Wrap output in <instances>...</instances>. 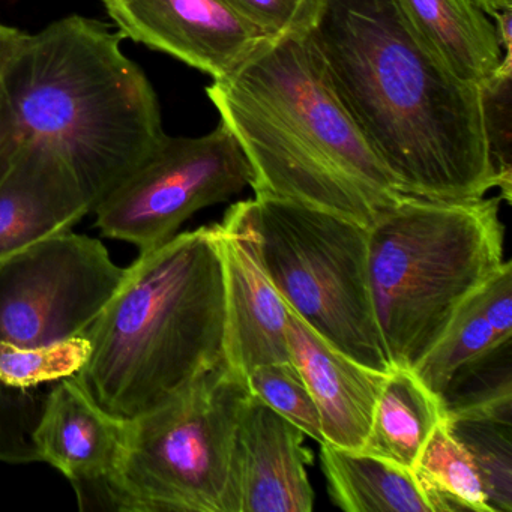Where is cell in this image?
Here are the masks:
<instances>
[{
	"mask_svg": "<svg viewBox=\"0 0 512 512\" xmlns=\"http://www.w3.org/2000/svg\"><path fill=\"white\" fill-rule=\"evenodd\" d=\"M304 38L404 196L461 202L497 188L481 89L440 61L398 0H322Z\"/></svg>",
	"mask_w": 512,
	"mask_h": 512,
	"instance_id": "cell-1",
	"label": "cell"
},
{
	"mask_svg": "<svg viewBox=\"0 0 512 512\" xmlns=\"http://www.w3.org/2000/svg\"><path fill=\"white\" fill-rule=\"evenodd\" d=\"M206 95L250 163L254 196L364 227L404 196L335 97L304 35L265 38Z\"/></svg>",
	"mask_w": 512,
	"mask_h": 512,
	"instance_id": "cell-2",
	"label": "cell"
},
{
	"mask_svg": "<svg viewBox=\"0 0 512 512\" xmlns=\"http://www.w3.org/2000/svg\"><path fill=\"white\" fill-rule=\"evenodd\" d=\"M226 289L217 227L143 251L85 332L91 353L74 379L116 418L172 403L226 362Z\"/></svg>",
	"mask_w": 512,
	"mask_h": 512,
	"instance_id": "cell-3",
	"label": "cell"
},
{
	"mask_svg": "<svg viewBox=\"0 0 512 512\" xmlns=\"http://www.w3.org/2000/svg\"><path fill=\"white\" fill-rule=\"evenodd\" d=\"M121 32L70 16L26 34L0 77L23 142L55 149L92 209L161 145L160 103Z\"/></svg>",
	"mask_w": 512,
	"mask_h": 512,
	"instance_id": "cell-4",
	"label": "cell"
},
{
	"mask_svg": "<svg viewBox=\"0 0 512 512\" xmlns=\"http://www.w3.org/2000/svg\"><path fill=\"white\" fill-rule=\"evenodd\" d=\"M500 197L403 196L368 227V280L389 364L415 368L503 263Z\"/></svg>",
	"mask_w": 512,
	"mask_h": 512,
	"instance_id": "cell-5",
	"label": "cell"
},
{
	"mask_svg": "<svg viewBox=\"0 0 512 512\" xmlns=\"http://www.w3.org/2000/svg\"><path fill=\"white\" fill-rule=\"evenodd\" d=\"M250 394L224 362L172 403L128 421L121 463L98 509L229 512L236 428Z\"/></svg>",
	"mask_w": 512,
	"mask_h": 512,
	"instance_id": "cell-6",
	"label": "cell"
},
{
	"mask_svg": "<svg viewBox=\"0 0 512 512\" xmlns=\"http://www.w3.org/2000/svg\"><path fill=\"white\" fill-rule=\"evenodd\" d=\"M263 269L287 307L355 361L391 370L368 280V227L271 196L250 200Z\"/></svg>",
	"mask_w": 512,
	"mask_h": 512,
	"instance_id": "cell-7",
	"label": "cell"
},
{
	"mask_svg": "<svg viewBox=\"0 0 512 512\" xmlns=\"http://www.w3.org/2000/svg\"><path fill=\"white\" fill-rule=\"evenodd\" d=\"M253 170L232 131L220 121L202 137H170L95 205L98 229L140 253L178 235L196 212L242 193Z\"/></svg>",
	"mask_w": 512,
	"mask_h": 512,
	"instance_id": "cell-8",
	"label": "cell"
},
{
	"mask_svg": "<svg viewBox=\"0 0 512 512\" xmlns=\"http://www.w3.org/2000/svg\"><path fill=\"white\" fill-rule=\"evenodd\" d=\"M125 277L103 242L58 233L0 263V341L44 346L79 337Z\"/></svg>",
	"mask_w": 512,
	"mask_h": 512,
	"instance_id": "cell-9",
	"label": "cell"
},
{
	"mask_svg": "<svg viewBox=\"0 0 512 512\" xmlns=\"http://www.w3.org/2000/svg\"><path fill=\"white\" fill-rule=\"evenodd\" d=\"M124 38L223 79L265 40L224 0H101Z\"/></svg>",
	"mask_w": 512,
	"mask_h": 512,
	"instance_id": "cell-10",
	"label": "cell"
},
{
	"mask_svg": "<svg viewBox=\"0 0 512 512\" xmlns=\"http://www.w3.org/2000/svg\"><path fill=\"white\" fill-rule=\"evenodd\" d=\"M217 227L226 289V362L247 377L253 368L292 361L287 305L257 254L250 200L230 206Z\"/></svg>",
	"mask_w": 512,
	"mask_h": 512,
	"instance_id": "cell-11",
	"label": "cell"
},
{
	"mask_svg": "<svg viewBox=\"0 0 512 512\" xmlns=\"http://www.w3.org/2000/svg\"><path fill=\"white\" fill-rule=\"evenodd\" d=\"M292 422L250 394L233 448L229 512H310V449Z\"/></svg>",
	"mask_w": 512,
	"mask_h": 512,
	"instance_id": "cell-12",
	"label": "cell"
},
{
	"mask_svg": "<svg viewBox=\"0 0 512 512\" xmlns=\"http://www.w3.org/2000/svg\"><path fill=\"white\" fill-rule=\"evenodd\" d=\"M128 421L100 406L74 377L47 394L34 433L38 461L49 463L73 484L82 511L98 509L106 482L115 475Z\"/></svg>",
	"mask_w": 512,
	"mask_h": 512,
	"instance_id": "cell-13",
	"label": "cell"
},
{
	"mask_svg": "<svg viewBox=\"0 0 512 512\" xmlns=\"http://www.w3.org/2000/svg\"><path fill=\"white\" fill-rule=\"evenodd\" d=\"M92 212L64 158L40 142H23L0 182V263L35 242L73 229Z\"/></svg>",
	"mask_w": 512,
	"mask_h": 512,
	"instance_id": "cell-14",
	"label": "cell"
},
{
	"mask_svg": "<svg viewBox=\"0 0 512 512\" xmlns=\"http://www.w3.org/2000/svg\"><path fill=\"white\" fill-rule=\"evenodd\" d=\"M286 338L290 358L316 403L323 439L337 448L361 451L388 373L350 358L289 307Z\"/></svg>",
	"mask_w": 512,
	"mask_h": 512,
	"instance_id": "cell-15",
	"label": "cell"
},
{
	"mask_svg": "<svg viewBox=\"0 0 512 512\" xmlns=\"http://www.w3.org/2000/svg\"><path fill=\"white\" fill-rule=\"evenodd\" d=\"M424 43L464 82L481 85L512 49L500 43L493 17L476 0H398Z\"/></svg>",
	"mask_w": 512,
	"mask_h": 512,
	"instance_id": "cell-16",
	"label": "cell"
},
{
	"mask_svg": "<svg viewBox=\"0 0 512 512\" xmlns=\"http://www.w3.org/2000/svg\"><path fill=\"white\" fill-rule=\"evenodd\" d=\"M443 419L442 401L415 370L392 365L359 452L413 470L425 443Z\"/></svg>",
	"mask_w": 512,
	"mask_h": 512,
	"instance_id": "cell-17",
	"label": "cell"
},
{
	"mask_svg": "<svg viewBox=\"0 0 512 512\" xmlns=\"http://www.w3.org/2000/svg\"><path fill=\"white\" fill-rule=\"evenodd\" d=\"M332 502L347 512H431L412 470L320 443Z\"/></svg>",
	"mask_w": 512,
	"mask_h": 512,
	"instance_id": "cell-18",
	"label": "cell"
},
{
	"mask_svg": "<svg viewBox=\"0 0 512 512\" xmlns=\"http://www.w3.org/2000/svg\"><path fill=\"white\" fill-rule=\"evenodd\" d=\"M412 472L431 512H491L475 463L445 419L425 443Z\"/></svg>",
	"mask_w": 512,
	"mask_h": 512,
	"instance_id": "cell-19",
	"label": "cell"
},
{
	"mask_svg": "<svg viewBox=\"0 0 512 512\" xmlns=\"http://www.w3.org/2000/svg\"><path fill=\"white\" fill-rule=\"evenodd\" d=\"M445 419L512 416V337L454 371L440 397Z\"/></svg>",
	"mask_w": 512,
	"mask_h": 512,
	"instance_id": "cell-20",
	"label": "cell"
},
{
	"mask_svg": "<svg viewBox=\"0 0 512 512\" xmlns=\"http://www.w3.org/2000/svg\"><path fill=\"white\" fill-rule=\"evenodd\" d=\"M445 422L472 457L491 512H511L512 416H469Z\"/></svg>",
	"mask_w": 512,
	"mask_h": 512,
	"instance_id": "cell-21",
	"label": "cell"
},
{
	"mask_svg": "<svg viewBox=\"0 0 512 512\" xmlns=\"http://www.w3.org/2000/svg\"><path fill=\"white\" fill-rule=\"evenodd\" d=\"M511 337H503L488 322L475 292L461 305L442 337L413 370L440 398L457 368Z\"/></svg>",
	"mask_w": 512,
	"mask_h": 512,
	"instance_id": "cell-22",
	"label": "cell"
},
{
	"mask_svg": "<svg viewBox=\"0 0 512 512\" xmlns=\"http://www.w3.org/2000/svg\"><path fill=\"white\" fill-rule=\"evenodd\" d=\"M89 353L91 344L85 335L34 347L0 341V382L20 389L56 383L77 376Z\"/></svg>",
	"mask_w": 512,
	"mask_h": 512,
	"instance_id": "cell-23",
	"label": "cell"
},
{
	"mask_svg": "<svg viewBox=\"0 0 512 512\" xmlns=\"http://www.w3.org/2000/svg\"><path fill=\"white\" fill-rule=\"evenodd\" d=\"M251 395L292 422L305 436L323 443L319 412L310 389L292 361L253 368L245 377Z\"/></svg>",
	"mask_w": 512,
	"mask_h": 512,
	"instance_id": "cell-24",
	"label": "cell"
},
{
	"mask_svg": "<svg viewBox=\"0 0 512 512\" xmlns=\"http://www.w3.org/2000/svg\"><path fill=\"white\" fill-rule=\"evenodd\" d=\"M488 154L497 176L500 199L511 203L512 193V49L506 50L499 70L479 85Z\"/></svg>",
	"mask_w": 512,
	"mask_h": 512,
	"instance_id": "cell-25",
	"label": "cell"
},
{
	"mask_svg": "<svg viewBox=\"0 0 512 512\" xmlns=\"http://www.w3.org/2000/svg\"><path fill=\"white\" fill-rule=\"evenodd\" d=\"M46 397L47 394H38L34 389L13 388L0 382V461H38L34 433Z\"/></svg>",
	"mask_w": 512,
	"mask_h": 512,
	"instance_id": "cell-26",
	"label": "cell"
},
{
	"mask_svg": "<svg viewBox=\"0 0 512 512\" xmlns=\"http://www.w3.org/2000/svg\"><path fill=\"white\" fill-rule=\"evenodd\" d=\"M266 38L305 35L322 0H224Z\"/></svg>",
	"mask_w": 512,
	"mask_h": 512,
	"instance_id": "cell-27",
	"label": "cell"
},
{
	"mask_svg": "<svg viewBox=\"0 0 512 512\" xmlns=\"http://www.w3.org/2000/svg\"><path fill=\"white\" fill-rule=\"evenodd\" d=\"M22 145V134L16 116L5 94L4 86L0 83V182L10 173Z\"/></svg>",
	"mask_w": 512,
	"mask_h": 512,
	"instance_id": "cell-28",
	"label": "cell"
},
{
	"mask_svg": "<svg viewBox=\"0 0 512 512\" xmlns=\"http://www.w3.org/2000/svg\"><path fill=\"white\" fill-rule=\"evenodd\" d=\"M26 34L19 29L0 23V77L10 64L11 58L16 55L20 44L25 40Z\"/></svg>",
	"mask_w": 512,
	"mask_h": 512,
	"instance_id": "cell-29",
	"label": "cell"
},
{
	"mask_svg": "<svg viewBox=\"0 0 512 512\" xmlns=\"http://www.w3.org/2000/svg\"><path fill=\"white\" fill-rule=\"evenodd\" d=\"M491 17L502 11L512 10V0H476Z\"/></svg>",
	"mask_w": 512,
	"mask_h": 512,
	"instance_id": "cell-30",
	"label": "cell"
}]
</instances>
